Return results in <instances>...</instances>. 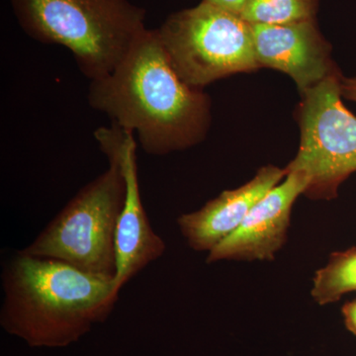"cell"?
Listing matches in <instances>:
<instances>
[{"label":"cell","instance_id":"1","mask_svg":"<svg viewBox=\"0 0 356 356\" xmlns=\"http://www.w3.org/2000/svg\"><path fill=\"white\" fill-rule=\"evenodd\" d=\"M88 97L112 124L137 134L140 147L152 156L195 146L210 128L209 96L179 76L158 29L140 33L111 74L91 81Z\"/></svg>","mask_w":356,"mask_h":356},{"label":"cell","instance_id":"2","mask_svg":"<svg viewBox=\"0 0 356 356\" xmlns=\"http://www.w3.org/2000/svg\"><path fill=\"white\" fill-rule=\"evenodd\" d=\"M0 325L33 348H65L102 324L118 301L114 278L25 254L6 262L1 275Z\"/></svg>","mask_w":356,"mask_h":356},{"label":"cell","instance_id":"3","mask_svg":"<svg viewBox=\"0 0 356 356\" xmlns=\"http://www.w3.org/2000/svg\"><path fill=\"white\" fill-rule=\"evenodd\" d=\"M26 34L65 47L91 81L111 74L146 30V10L128 0H10Z\"/></svg>","mask_w":356,"mask_h":356},{"label":"cell","instance_id":"4","mask_svg":"<svg viewBox=\"0 0 356 356\" xmlns=\"http://www.w3.org/2000/svg\"><path fill=\"white\" fill-rule=\"evenodd\" d=\"M108 161V170L77 192L23 252L115 277V232L125 201L126 180L120 161Z\"/></svg>","mask_w":356,"mask_h":356},{"label":"cell","instance_id":"5","mask_svg":"<svg viewBox=\"0 0 356 356\" xmlns=\"http://www.w3.org/2000/svg\"><path fill=\"white\" fill-rule=\"evenodd\" d=\"M158 32L173 67L192 88L203 89L224 77L261 69L252 25L204 0L170 14Z\"/></svg>","mask_w":356,"mask_h":356},{"label":"cell","instance_id":"6","mask_svg":"<svg viewBox=\"0 0 356 356\" xmlns=\"http://www.w3.org/2000/svg\"><path fill=\"white\" fill-rule=\"evenodd\" d=\"M343 76L337 70L300 95L298 153L285 170L306 175L303 195L311 200H334L341 184L356 172V116L343 103Z\"/></svg>","mask_w":356,"mask_h":356},{"label":"cell","instance_id":"7","mask_svg":"<svg viewBox=\"0 0 356 356\" xmlns=\"http://www.w3.org/2000/svg\"><path fill=\"white\" fill-rule=\"evenodd\" d=\"M100 149L108 161L118 159L126 180V196L116 232L115 283L119 290L158 261L166 250L165 241L152 228L140 197L138 177L137 142L135 134L113 125L106 129L98 140Z\"/></svg>","mask_w":356,"mask_h":356},{"label":"cell","instance_id":"8","mask_svg":"<svg viewBox=\"0 0 356 356\" xmlns=\"http://www.w3.org/2000/svg\"><path fill=\"white\" fill-rule=\"evenodd\" d=\"M307 186L305 175L287 172L255 204L241 226L208 252L207 264L274 261L287 242L293 207Z\"/></svg>","mask_w":356,"mask_h":356},{"label":"cell","instance_id":"9","mask_svg":"<svg viewBox=\"0 0 356 356\" xmlns=\"http://www.w3.org/2000/svg\"><path fill=\"white\" fill-rule=\"evenodd\" d=\"M250 25L259 65L291 77L300 95L339 70L332 58L331 44L318 30L316 19Z\"/></svg>","mask_w":356,"mask_h":356},{"label":"cell","instance_id":"10","mask_svg":"<svg viewBox=\"0 0 356 356\" xmlns=\"http://www.w3.org/2000/svg\"><path fill=\"white\" fill-rule=\"evenodd\" d=\"M286 175L285 168L262 166L247 184L222 191L197 211L180 215L178 229L188 247L211 252L241 226L255 204Z\"/></svg>","mask_w":356,"mask_h":356},{"label":"cell","instance_id":"11","mask_svg":"<svg viewBox=\"0 0 356 356\" xmlns=\"http://www.w3.org/2000/svg\"><path fill=\"white\" fill-rule=\"evenodd\" d=\"M356 291V247L330 255L327 264L315 273L311 296L320 306L339 301Z\"/></svg>","mask_w":356,"mask_h":356},{"label":"cell","instance_id":"12","mask_svg":"<svg viewBox=\"0 0 356 356\" xmlns=\"http://www.w3.org/2000/svg\"><path fill=\"white\" fill-rule=\"evenodd\" d=\"M318 0H248L243 20L250 24L281 25L315 19Z\"/></svg>","mask_w":356,"mask_h":356},{"label":"cell","instance_id":"13","mask_svg":"<svg viewBox=\"0 0 356 356\" xmlns=\"http://www.w3.org/2000/svg\"><path fill=\"white\" fill-rule=\"evenodd\" d=\"M341 315L346 330L356 337V298L343 304Z\"/></svg>","mask_w":356,"mask_h":356},{"label":"cell","instance_id":"14","mask_svg":"<svg viewBox=\"0 0 356 356\" xmlns=\"http://www.w3.org/2000/svg\"><path fill=\"white\" fill-rule=\"evenodd\" d=\"M204 1L209 2L213 6L221 7L225 10L240 15L248 0H204Z\"/></svg>","mask_w":356,"mask_h":356},{"label":"cell","instance_id":"15","mask_svg":"<svg viewBox=\"0 0 356 356\" xmlns=\"http://www.w3.org/2000/svg\"><path fill=\"white\" fill-rule=\"evenodd\" d=\"M341 95L343 98L356 103V76L341 79Z\"/></svg>","mask_w":356,"mask_h":356}]
</instances>
